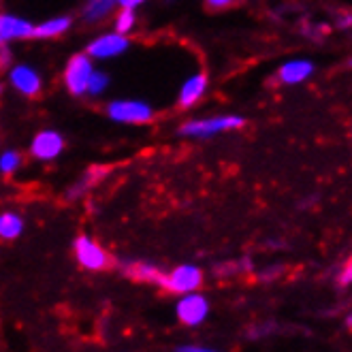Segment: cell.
<instances>
[{
	"label": "cell",
	"mask_w": 352,
	"mask_h": 352,
	"mask_svg": "<svg viewBox=\"0 0 352 352\" xmlns=\"http://www.w3.org/2000/svg\"><path fill=\"white\" fill-rule=\"evenodd\" d=\"M239 126H243V118L239 116H216L210 120H192L188 124H184L179 133L186 137H207L220 131H233Z\"/></svg>",
	"instance_id": "cell-1"
},
{
	"label": "cell",
	"mask_w": 352,
	"mask_h": 352,
	"mask_svg": "<svg viewBox=\"0 0 352 352\" xmlns=\"http://www.w3.org/2000/svg\"><path fill=\"white\" fill-rule=\"evenodd\" d=\"M94 69H92V60L88 54H77L69 60L67 71H65V81H67V88L71 94L79 96V94H86L88 90V81L92 77Z\"/></svg>",
	"instance_id": "cell-2"
},
{
	"label": "cell",
	"mask_w": 352,
	"mask_h": 352,
	"mask_svg": "<svg viewBox=\"0 0 352 352\" xmlns=\"http://www.w3.org/2000/svg\"><path fill=\"white\" fill-rule=\"evenodd\" d=\"M201 280H203V274L199 272V267L182 265V267L173 269L169 276L162 274L158 278V284L164 286L171 293H190V291H195V288L201 286Z\"/></svg>",
	"instance_id": "cell-3"
},
{
	"label": "cell",
	"mask_w": 352,
	"mask_h": 352,
	"mask_svg": "<svg viewBox=\"0 0 352 352\" xmlns=\"http://www.w3.org/2000/svg\"><path fill=\"white\" fill-rule=\"evenodd\" d=\"M107 113L116 122H124V124H143L152 120L150 105L141 100H113L107 107Z\"/></svg>",
	"instance_id": "cell-4"
},
{
	"label": "cell",
	"mask_w": 352,
	"mask_h": 352,
	"mask_svg": "<svg viewBox=\"0 0 352 352\" xmlns=\"http://www.w3.org/2000/svg\"><path fill=\"white\" fill-rule=\"evenodd\" d=\"M75 254H77V261L86 269H105L109 265L107 252L86 235L75 241Z\"/></svg>",
	"instance_id": "cell-5"
},
{
	"label": "cell",
	"mask_w": 352,
	"mask_h": 352,
	"mask_svg": "<svg viewBox=\"0 0 352 352\" xmlns=\"http://www.w3.org/2000/svg\"><path fill=\"white\" fill-rule=\"evenodd\" d=\"M129 41L124 34H105L94 38L92 43L88 45V56L90 58H113L120 56L122 52H126Z\"/></svg>",
	"instance_id": "cell-6"
},
{
	"label": "cell",
	"mask_w": 352,
	"mask_h": 352,
	"mask_svg": "<svg viewBox=\"0 0 352 352\" xmlns=\"http://www.w3.org/2000/svg\"><path fill=\"white\" fill-rule=\"evenodd\" d=\"M62 148H65V141H62V137L54 131H43V133H38L32 141V156L38 158V160H52L56 158Z\"/></svg>",
	"instance_id": "cell-7"
},
{
	"label": "cell",
	"mask_w": 352,
	"mask_h": 352,
	"mask_svg": "<svg viewBox=\"0 0 352 352\" xmlns=\"http://www.w3.org/2000/svg\"><path fill=\"white\" fill-rule=\"evenodd\" d=\"M207 309H210V305L201 295H186L177 303V316L186 324H199L207 316Z\"/></svg>",
	"instance_id": "cell-8"
},
{
	"label": "cell",
	"mask_w": 352,
	"mask_h": 352,
	"mask_svg": "<svg viewBox=\"0 0 352 352\" xmlns=\"http://www.w3.org/2000/svg\"><path fill=\"white\" fill-rule=\"evenodd\" d=\"M32 36V26L22 17L15 15H0V45L9 43L13 38Z\"/></svg>",
	"instance_id": "cell-9"
},
{
	"label": "cell",
	"mask_w": 352,
	"mask_h": 352,
	"mask_svg": "<svg viewBox=\"0 0 352 352\" xmlns=\"http://www.w3.org/2000/svg\"><path fill=\"white\" fill-rule=\"evenodd\" d=\"M11 84L15 86V90H19L26 96H34L41 90V77L36 75V71H32L26 65H19L11 71Z\"/></svg>",
	"instance_id": "cell-10"
},
{
	"label": "cell",
	"mask_w": 352,
	"mask_h": 352,
	"mask_svg": "<svg viewBox=\"0 0 352 352\" xmlns=\"http://www.w3.org/2000/svg\"><path fill=\"white\" fill-rule=\"evenodd\" d=\"M314 71V65L309 60H291L284 67H280L278 79L282 84H299V81L307 79Z\"/></svg>",
	"instance_id": "cell-11"
},
{
	"label": "cell",
	"mask_w": 352,
	"mask_h": 352,
	"mask_svg": "<svg viewBox=\"0 0 352 352\" xmlns=\"http://www.w3.org/2000/svg\"><path fill=\"white\" fill-rule=\"evenodd\" d=\"M205 88H207V77L203 73L192 75L190 79H186V84L182 86V92H179V105L182 107L195 105V102L203 96Z\"/></svg>",
	"instance_id": "cell-12"
},
{
	"label": "cell",
	"mask_w": 352,
	"mask_h": 352,
	"mask_svg": "<svg viewBox=\"0 0 352 352\" xmlns=\"http://www.w3.org/2000/svg\"><path fill=\"white\" fill-rule=\"evenodd\" d=\"M69 26H71L69 17H54V19H50V22H43L41 26L32 28V36H36V38H52V36H58L62 32H67Z\"/></svg>",
	"instance_id": "cell-13"
},
{
	"label": "cell",
	"mask_w": 352,
	"mask_h": 352,
	"mask_svg": "<svg viewBox=\"0 0 352 352\" xmlns=\"http://www.w3.org/2000/svg\"><path fill=\"white\" fill-rule=\"evenodd\" d=\"M124 272L133 280H141V282H158V278L162 276L154 265L148 263H126L124 265Z\"/></svg>",
	"instance_id": "cell-14"
},
{
	"label": "cell",
	"mask_w": 352,
	"mask_h": 352,
	"mask_svg": "<svg viewBox=\"0 0 352 352\" xmlns=\"http://www.w3.org/2000/svg\"><path fill=\"white\" fill-rule=\"evenodd\" d=\"M116 5V0H88V5L84 9L86 22H98V19L105 17Z\"/></svg>",
	"instance_id": "cell-15"
},
{
	"label": "cell",
	"mask_w": 352,
	"mask_h": 352,
	"mask_svg": "<svg viewBox=\"0 0 352 352\" xmlns=\"http://www.w3.org/2000/svg\"><path fill=\"white\" fill-rule=\"evenodd\" d=\"M24 229V222L15 214H3L0 216V237L5 239H15Z\"/></svg>",
	"instance_id": "cell-16"
},
{
	"label": "cell",
	"mask_w": 352,
	"mask_h": 352,
	"mask_svg": "<svg viewBox=\"0 0 352 352\" xmlns=\"http://www.w3.org/2000/svg\"><path fill=\"white\" fill-rule=\"evenodd\" d=\"M133 26H135V13H133V9H122V13L116 19V32L118 34H126V32L133 30Z\"/></svg>",
	"instance_id": "cell-17"
},
{
	"label": "cell",
	"mask_w": 352,
	"mask_h": 352,
	"mask_svg": "<svg viewBox=\"0 0 352 352\" xmlns=\"http://www.w3.org/2000/svg\"><path fill=\"white\" fill-rule=\"evenodd\" d=\"M19 162H22V158H19L17 152H5L3 156H0V171L13 173L19 167Z\"/></svg>",
	"instance_id": "cell-18"
},
{
	"label": "cell",
	"mask_w": 352,
	"mask_h": 352,
	"mask_svg": "<svg viewBox=\"0 0 352 352\" xmlns=\"http://www.w3.org/2000/svg\"><path fill=\"white\" fill-rule=\"evenodd\" d=\"M107 88V75H102V73H92V77H90V81H88V90L86 92H90L92 96H98V94H102V90Z\"/></svg>",
	"instance_id": "cell-19"
},
{
	"label": "cell",
	"mask_w": 352,
	"mask_h": 352,
	"mask_svg": "<svg viewBox=\"0 0 352 352\" xmlns=\"http://www.w3.org/2000/svg\"><path fill=\"white\" fill-rule=\"evenodd\" d=\"M205 3L214 11H222V9H229V7L237 5V0H205Z\"/></svg>",
	"instance_id": "cell-20"
},
{
	"label": "cell",
	"mask_w": 352,
	"mask_h": 352,
	"mask_svg": "<svg viewBox=\"0 0 352 352\" xmlns=\"http://www.w3.org/2000/svg\"><path fill=\"white\" fill-rule=\"evenodd\" d=\"M116 3H120L122 9H135V7L146 3V0H116Z\"/></svg>",
	"instance_id": "cell-21"
},
{
	"label": "cell",
	"mask_w": 352,
	"mask_h": 352,
	"mask_svg": "<svg viewBox=\"0 0 352 352\" xmlns=\"http://www.w3.org/2000/svg\"><path fill=\"white\" fill-rule=\"evenodd\" d=\"M177 352H214V350L199 348V346H182V348H177Z\"/></svg>",
	"instance_id": "cell-22"
},
{
	"label": "cell",
	"mask_w": 352,
	"mask_h": 352,
	"mask_svg": "<svg viewBox=\"0 0 352 352\" xmlns=\"http://www.w3.org/2000/svg\"><path fill=\"white\" fill-rule=\"evenodd\" d=\"M350 276H352V274H350V265H346V267H344V276H340V282H342L344 286L350 284Z\"/></svg>",
	"instance_id": "cell-23"
},
{
	"label": "cell",
	"mask_w": 352,
	"mask_h": 352,
	"mask_svg": "<svg viewBox=\"0 0 352 352\" xmlns=\"http://www.w3.org/2000/svg\"><path fill=\"white\" fill-rule=\"evenodd\" d=\"M0 65H3V58H0Z\"/></svg>",
	"instance_id": "cell-24"
},
{
	"label": "cell",
	"mask_w": 352,
	"mask_h": 352,
	"mask_svg": "<svg viewBox=\"0 0 352 352\" xmlns=\"http://www.w3.org/2000/svg\"><path fill=\"white\" fill-rule=\"evenodd\" d=\"M0 92H3V88H0Z\"/></svg>",
	"instance_id": "cell-25"
}]
</instances>
